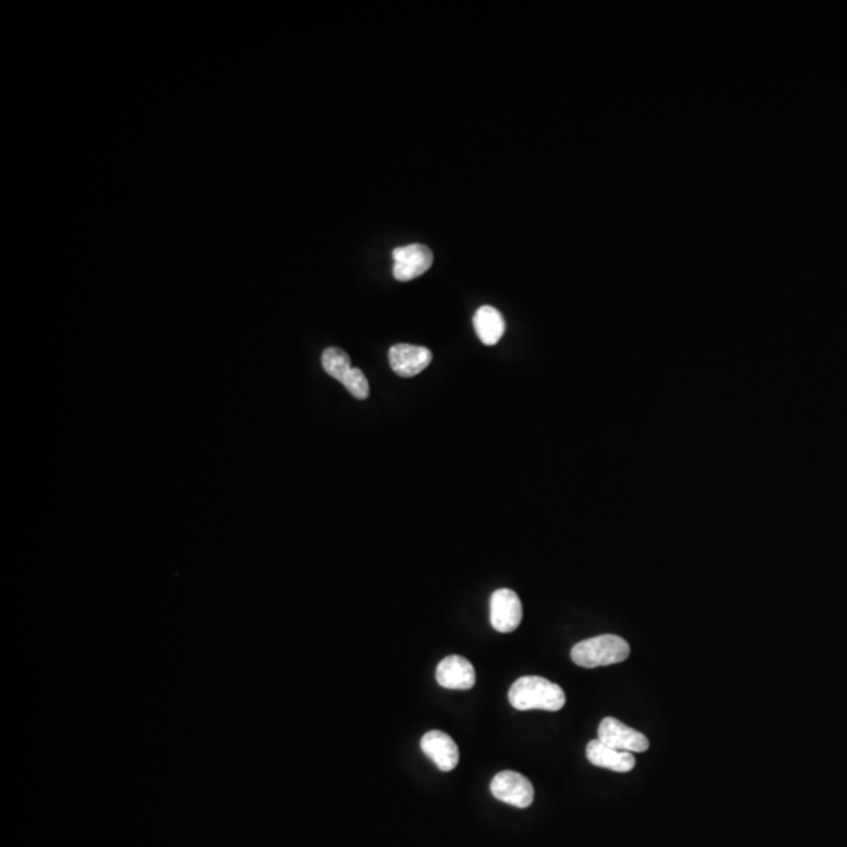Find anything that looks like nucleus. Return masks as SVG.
<instances>
[{
	"mask_svg": "<svg viewBox=\"0 0 847 847\" xmlns=\"http://www.w3.org/2000/svg\"><path fill=\"white\" fill-rule=\"evenodd\" d=\"M393 275L397 281H411L421 277L432 267L433 255L429 247L422 244L405 245L393 250Z\"/></svg>",
	"mask_w": 847,
	"mask_h": 847,
	"instance_id": "nucleus-6",
	"label": "nucleus"
},
{
	"mask_svg": "<svg viewBox=\"0 0 847 847\" xmlns=\"http://www.w3.org/2000/svg\"><path fill=\"white\" fill-rule=\"evenodd\" d=\"M388 358L389 366L397 375L410 379L432 363V352L427 347L396 344L389 349Z\"/></svg>",
	"mask_w": 847,
	"mask_h": 847,
	"instance_id": "nucleus-7",
	"label": "nucleus"
},
{
	"mask_svg": "<svg viewBox=\"0 0 847 847\" xmlns=\"http://www.w3.org/2000/svg\"><path fill=\"white\" fill-rule=\"evenodd\" d=\"M480 342L485 346H496L506 331V320L493 306H480L473 319Z\"/></svg>",
	"mask_w": 847,
	"mask_h": 847,
	"instance_id": "nucleus-11",
	"label": "nucleus"
},
{
	"mask_svg": "<svg viewBox=\"0 0 847 847\" xmlns=\"http://www.w3.org/2000/svg\"><path fill=\"white\" fill-rule=\"evenodd\" d=\"M437 681L441 688L452 691H468L476 684V670L463 656L444 658L437 667Z\"/></svg>",
	"mask_w": 847,
	"mask_h": 847,
	"instance_id": "nucleus-8",
	"label": "nucleus"
},
{
	"mask_svg": "<svg viewBox=\"0 0 847 847\" xmlns=\"http://www.w3.org/2000/svg\"><path fill=\"white\" fill-rule=\"evenodd\" d=\"M322 366L330 377L339 380V382H342L352 369L349 355L338 347H328L322 353Z\"/></svg>",
	"mask_w": 847,
	"mask_h": 847,
	"instance_id": "nucleus-12",
	"label": "nucleus"
},
{
	"mask_svg": "<svg viewBox=\"0 0 847 847\" xmlns=\"http://www.w3.org/2000/svg\"><path fill=\"white\" fill-rule=\"evenodd\" d=\"M587 760L597 766V768L609 769L614 772L633 771L636 766V758L633 753L622 752V750L612 749L606 746L600 739L590 741L586 750Z\"/></svg>",
	"mask_w": 847,
	"mask_h": 847,
	"instance_id": "nucleus-10",
	"label": "nucleus"
},
{
	"mask_svg": "<svg viewBox=\"0 0 847 847\" xmlns=\"http://www.w3.org/2000/svg\"><path fill=\"white\" fill-rule=\"evenodd\" d=\"M509 702L518 711H560L567 697L559 684L551 683L542 677H521L510 686Z\"/></svg>",
	"mask_w": 847,
	"mask_h": 847,
	"instance_id": "nucleus-1",
	"label": "nucleus"
},
{
	"mask_svg": "<svg viewBox=\"0 0 847 847\" xmlns=\"http://www.w3.org/2000/svg\"><path fill=\"white\" fill-rule=\"evenodd\" d=\"M422 752L426 753L438 769L443 772H451L457 768L460 761V750L451 736L443 731L433 730L422 736Z\"/></svg>",
	"mask_w": 847,
	"mask_h": 847,
	"instance_id": "nucleus-9",
	"label": "nucleus"
},
{
	"mask_svg": "<svg viewBox=\"0 0 847 847\" xmlns=\"http://www.w3.org/2000/svg\"><path fill=\"white\" fill-rule=\"evenodd\" d=\"M490 789L495 799L513 807L528 808L534 802V786L518 772H499L491 780Z\"/></svg>",
	"mask_w": 847,
	"mask_h": 847,
	"instance_id": "nucleus-3",
	"label": "nucleus"
},
{
	"mask_svg": "<svg viewBox=\"0 0 847 847\" xmlns=\"http://www.w3.org/2000/svg\"><path fill=\"white\" fill-rule=\"evenodd\" d=\"M598 739L612 749L629 753H644L650 747L647 736L634 728L628 727L614 717L601 720L598 727Z\"/></svg>",
	"mask_w": 847,
	"mask_h": 847,
	"instance_id": "nucleus-4",
	"label": "nucleus"
},
{
	"mask_svg": "<svg viewBox=\"0 0 847 847\" xmlns=\"http://www.w3.org/2000/svg\"><path fill=\"white\" fill-rule=\"evenodd\" d=\"M342 385L346 386L347 391L352 394L355 399L364 400L369 396V382L366 375L358 368L350 369L349 374L342 380Z\"/></svg>",
	"mask_w": 847,
	"mask_h": 847,
	"instance_id": "nucleus-13",
	"label": "nucleus"
},
{
	"mask_svg": "<svg viewBox=\"0 0 847 847\" xmlns=\"http://www.w3.org/2000/svg\"><path fill=\"white\" fill-rule=\"evenodd\" d=\"M490 622L498 633H513L523 622V604L517 592L499 589L491 595Z\"/></svg>",
	"mask_w": 847,
	"mask_h": 847,
	"instance_id": "nucleus-5",
	"label": "nucleus"
},
{
	"mask_svg": "<svg viewBox=\"0 0 847 847\" xmlns=\"http://www.w3.org/2000/svg\"><path fill=\"white\" fill-rule=\"evenodd\" d=\"M631 653L628 642L614 634L592 637L582 640L571 648V659L576 666L584 669L612 666L626 661Z\"/></svg>",
	"mask_w": 847,
	"mask_h": 847,
	"instance_id": "nucleus-2",
	"label": "nucleus"
}]
</instances>
